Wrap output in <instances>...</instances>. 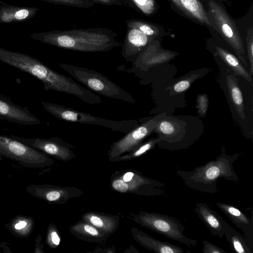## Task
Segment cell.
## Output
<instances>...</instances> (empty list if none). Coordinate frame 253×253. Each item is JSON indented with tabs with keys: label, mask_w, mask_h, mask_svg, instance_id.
I'll use <instances>...</instances> for the list:
<instances>
[{
	"label": "cell",
	"mask_w": 253,
	"mask_h": 253,
	"mask_svg": "<svg viewBox=\"0 0 253 253\" xmlns=\"http://www.w3.org/2000/svg\"><path fill=\"white\" fill-rule=\"evenodd\" d=\"M115 32L103 28L53 30L33 33L34 40L67 50L85 52H105L120 46Z\"/></svg>",
	"instance_id": "cell-1"
},
{
	"label": "cell",
	"mask_w": 253,
	"mask_h": 253,
	"mask_svg": "<svg viewBox=\"0 0 253 253\" xmlns=\"http://www.w3.org/2000/svg\"><path fill=\"white\" fill-rule=\"evenodd\" d=\"M239 156V154L227 155L222 147L221 154L215 159L191 171L178 169L176 172L188 187L203 193L216 194L218 191L217 182L219 179L235 182L238 181L233 164Z\"/></svg>",
	"instance_id": "cell-2"
},
{
	"label": "cell",
	"mask_w": 253,
	"mask_h": 253,
	"mask_svg": "<svg viewBox=\"0 0 253 253\" xmlns=\"http://www.w3.org/2000/svg\"><path fill=\"white\" fill-rule=\"evenodd\" d=\"M59 66L76 80L98 94L129 103L136 102L130 94L98 72L66 63H59Z\"/></svg>",
	"instance_id": "cell-3"
},
{
	"label": "cell",
	"mask_w": 253,
	"mask_h": 253,
	"mask_svg": "<svg viewBox=\"0 0 253 253\" xmlns=\"http://www.w3.org/2000/svg\"><path fill=\"white\" fill-rule=\"evenodd\" d=\"M44 109L54 117L63 121L105 127L115 131L127 133L138 124L135 120L115 121L94 116L56 103L42 101Z\"/></svg>",
	"instance_id": "cell-4"
},
{
	"label": "cell",
	"mask_w": 253,
	"mask_h": 253,
	"mask_svg": "<svg viewBox=\"0 0 253 253\" xmlns=\"http://www.w3.org/2000/svg\"><path fill=\"white\" fill-rule=\"evenodd\" d=\"M130 215L135 223L172 240L184 244L189 248L196 245V240L189 238L184 234L185 227L174 217L147 211H139L137 214Z\"/></svg>",
	"instance_id": "cell-5"
},
{
	"label": "cell",
	"mask_w": 253,
	"mask_h": 253,
	"mask_svg": "<svg viewBox=\"0 0 253 253\" xmlns=\"http://www.w3.org/2000/svg\"><path fill=\"white\" fill-rule=\"evenodd\" d=\"M2 156L29 168L45 167L52 165L54 162L46 154L10 135L0 134V159Z\"/></svg>",
	"instance_id": "cell-6"
},
{
	"label": "cell",
	"mask_w": 253,
	"mask_h": 253,
	"mask_svg": "<svg viewBox=\"0 0 253 253\" xmlns=\"http://www.w3.org/2000/svg\"><path fill=\"white\" fill-rule=\"evenodd\" d=\"M111 185L114 190L122 193H132L147 196H163L167 194L165 183L146 177L136 170L131 179L127 182L113 174Z\"/></svg>",
	"instance_id": "cell-7"
},
{
	"label": "cell",
	"mask_w": 253,
	"mask_h": 253,
	"mask_svg": "<svg viewBox=\"0 0 253 253\" xmlns=\"http://www.w3.org/2000/svg\"><path fill=\"white\" fill-rule=\"evenodd\" d=\"M160 120V116H159L142 121L141 124H138L135 128L114 142L108 150L109 160L112 162L115 159L139 146L144 139L156 129Z\"/></svg>",
	"instance_id": "cell-8"
},
{
	"label": "cell",
	"mask_w": 253,
	"mask_h": 253,
	"mask_svg": "<svg viewBox=\"0 0 253 253\" xmlns=\"http://www.w3.org/2000/svg\"><path fill=\"white\" fill-rule=\"evenodd\" d=\"M10 136L20 142L46 154L63 161H68L75 157L74 146L58 137L50 138H23Z\"/></svg>",
	"instance_id": "cell-9"
},
{
	"label": "cell",
	"mask_w": 253,
	"mask_h": 253,
	"mask_svg": "<svg viewBox=\"0 0 253 253\" xmlns=\"http://www.w3.org/2000/svg\"><path fill=\"white\" fill-rule=\"evenodd\" d=\"M0 120L18 125L36 126L40 120L26 107L13 102L8 97L0 94Z\"/></svg>",
	"instance_id": "cell-10"
},
{
	"label": "cell",
	"mask_w": 253,
	"mask_h": 253,
	"mask_svg": "<svg viewBox=\"0 0 253 253\" xmlns=\"http://www.w3.org/2000/svg\"><path fill=\"white\" fill-rule=\"evenodd\" d=\"M149 42V37L137 29L127 27L122 45L121 54L127 61L133 62Z\"/></svg>",
	"instance_id": "cell-11"
},
{
	"label": "cell",
	"mask_w": 253,
	"mask_h": 253,
	"mask_svg": "<svg viewBox=\"0 0 253 253\" xmlns=\"http://www.w3.org/2000/svg\"><path fill=\"white\" fill-rule=\"evenodd\" d=\"M194 211L198 218L205 224L212 236L221 238L223 237L227 223L217 212L207 203H197Z\"/></svg>",
	"instance_id": "cell-12"
},
{
	"label": "cell",
	"mask_w": 253,
	"mask_h": 253,
	"mask_svg": "<svg viewBox=\"0 0 253 253\" xmlns=\"http://www.w3.org/2000/svg\"><path fill=\"white\" fill-rule=\"evenodd\" d=\"M131 231L132 237L136 242L149 250L160 253H183L184 252L180 247L167 241L156 239L135 227H132Z\"/></svg>",
	"instance_id": "cell-13"
},
{
	"label": "cell",
	"mask_w": 253,
	"mask_h": 253,
	"mask_svg": "<svg viewBox=\"0 0 253 253\" xmlns=\"http://www.w3.org/2000/svg\"><path fill=\"white\" fill-rule=\"evenodd\" d=\"M216 206L227 217L244 233L245 236L253 238V217L249 218L242 211L234 206L222 202H217Z\"/></svg>",
	"instance_id": "cell-14"
},
{
	"label": "cell",
	"mask_w": 253,
	"mask_h": 253,
	"mask_svg": "<svg viewBox=\"0 0 253 253\" xmlns=\"http://www.w3.org/2000/svg\"><path fill=\"white\" fill-rule=\"evenodd\" d=\"M39 10L37 7H28L0 4V23L25 21L33 18Z\"/></svg>",
	"instance_id": "cell-15"
},
{
	"label": "cell",
	"mask_w": 253,
	"mask_h": 253,
	"mask_svg": "<svg viewBox=\"0 0 253 253\" xmlns=\"http://www.w3.org/2000/svg\"><path fill=\"white\" fill-rule=\"evenodd\" d=\"M82 220L110 235L114 233L119 224V218L115 215L88 212L82 215Z\"/></svg>",
	"instance_id": "cell-16"
},
{
	"label": "cell",
	"mask_w": 253,
	"mask_h": 253,
	"mask_svg": "<svg viewBox=\"0 0 253 253\" xmlns=\"http://www.w3.org/2000/svg\"><path fill=\"white\" fill-rule=\"evenodd\" d=\"M34 189L35 192H32L31 194L35 193L37 197L45 199L49 202H65L69 198L78 196V194H81V192L73 193V191L76 189L70 187L42 185L36 186Z\"/></svg>",
	"instance_id": "cell-17"
},
{
	"label": "cell",
	"mask_w": 253,
	"mask_h": 253,
	"mask_svg": "<svg viewBox=\"0 0 253 253\" xmlns=\"http://www.w3.org/2000/svg\"><path fill=\"white\" fill-rule=\"evenodd\" d=\"M69 230L76 238L92 243L105 242L109 236V235L83 220L72 225Z\"/></svg>",
	"instance_id": "cell-18"
},
{
	"label": "cell",
	"mask_w": 253,
	"mask_h": 253,
	"mask_svg": "<svg viewBox=\"0 0 253 253\" xmlns=\"http://www.w3.org/2000/svg\"><path fill=\"white\" fill-rule=\"evenodd\" d=\"M224 235L233 252L238 253H252L249 247L248 238L236 231L228 224L226 225Z\"/></svg>",
	"instance_id": "cell-19"
},
{
	"label": "cell",
	"mask_w": 253,
	"mask_h": 253,
	"mask_svg": "<svg viewBox=\"0 0 253 253\" xmlns=\"http://www.w3.org/2000/svg\"><path fill=\"white\" fill-rule=\"evenodd\" d=\"M226 83L231 101L240 117L242 120H244L245 115L244 99L237 79L232 75H227Z\"/></svg>",
	"instance_id": "cell-20"
},
{
	"label": "cell",
	"mask_w": 253,
	"mask_h": 253,
	"mask_svg": "<svg viewBox=\"0 0 253 253\" xmlns=\"http://www.w3.org/2000/svg\"><path fill=\"white\" fill-rule=\"evenodd\" d=\"M217 52L226 65L235 75L252 82L251 75L234 55L219 47L217 48Z\"/></svg>",
	"instance_id": "cell-21"
},
{
	"label": "cell",
	"mask_w": 253,
	"mask_h": 253,
	"mask_svg": "<svg viewBox=\"0 0 253 253\" xmlns=\"http://www.w3.org/2000/svg\"><path fill=\"white\" fill-rule=\"evenodd\" d=\"M160 141L161 139L159 137L151 138L147 142L141 143L132 151L115 159L112 162L131 160L139 157L153 148Z\"/></svg>",
	"instance_id": "cell-22"
},
{
	"label": "cell",
	"mask_w": 253,
	"mask_h": 253,
	"mask_svg": "<svg viewBox=\"0 0 253 253\" xmlns=\"http://www.w3.org/2000/svg\"><path fill=\"white\" fill-rule=\"evenodd\" d=\"M123 5L139 10L145 14H150L153 7L152 0H121Z\"/></svg>",
	"instance_id": "cell-23"
},
{
	"label": "cell",
	"mask_w": 253,
	"mask_h": 253,
	"mask_svg": "<svg viewBox=\"0 0 253 253\" xmlns=\"http://www.w3.org/2000/svg\"><path fill=\"white\" fill-rule=\"evenodd\" d=\"M51 3L78 8H89L94 6L89 0H42Z\"/></svg>",
	"instance_id": "cell-24"
},
{
	"label": "cell",
	"mask_w": 253,
	"mask_h": 253,
	"mask_svg": "<svg viewBox=\"0 0 253 253\" xmlns=\"http://www.w3.org/2000/svg\"><path fill=\"white\" fill-rule=\"evenodd\" d=\"M198 75H191L190 77L184 78L177 82L172 86V89L174 92L180 93L187 89L192 82L197 78Z\"/></svg>",
	"instance_id": "cell-25"
},
{
	"label": "cell",
	"mask_w": 253,
	"mask_h": 253,
	"mask_svg": "<svg viewBox=\"0 0 253 253\" xmlns=\"http://www.w3.org/2000/svg\"><path fill=\"white\" fill-rule=\"evenodd\" d=\"M203 253H226L222 248L206 240L203 241Z\"/></svg>",
	"instance_id": "cell-26"
},
{
	"label": "cell",
	"mask_w": 253,
	"mask_h": 253,
	"mask_svg": "<svg viewBox=\"0 0 253 253\" xmlns=\"http://www.w3.org/2000/svg\"><path fill=\"white\" fill-rule=\"evenodd\" d=\"M198 112L201 116H204L208 106V99L205 94L199 95L197 99Z\"/></svg>",
	"instance_id": "cell-27"
},
{
	"label": "cell",
	"mask_w": 253,
	"mask_h": 253,
	"mask_svg": "<svg viewBox=\"0 0 253 253\" xmlns=\"http://www.w3.org/2000/svg\"><path fill=\"white\" fill-rule=\"evenodd\" d=\"M48 240L51 245L57 246L60 243V237L55 229L50 230L48 235Z\"/></svg>",
	"instance_id": "cell-28"
},
{
	"label": "cell",
	"mask_w": 253,
	"mask_h": 253,
	"mask_svg": "<svg viewBox=\"0 0 253 253\" xmlns=\"http://www.w3.org/2000/svg\"><path fill=\"white\" fill-rule=\"evenodd\" d=\"M93 3L105 5H123L121 0H89Z\"/></svg>",
	"instance_id": "cell-29"
},
{
	"label": "cell",
	"mask_w": 253,
	"mask_h": 253,
	"mask_svg": "<svg viewBox=\"0 0 253 253\" xmlns=\"http://www.w3.org/2000/svg\"><path fill=\"white\" fill-rule=\"evenodd\" d=\"M222 30L224 35L228 39H232L234 36L233 31L231 27L226 23L222 25Z\"/></svg>",
	"instance_id": "cell-30"
},
{
	"label": "cell",
	"mask_w": 253,
	"mask_h": 253,
	"mask_svg": "<svg viewBox=\"0 0 253 253\" xmlns=\"http://www.w3.org/2000/svg\"><path fill=\"white\" fill-rule=\"evenodd\" d=\"M27 223L23 220L19 221L15 225V228L17 230H20L26 226Z\"/></svg>",
	"instance_id": "cell-31"
}]
</instances>
